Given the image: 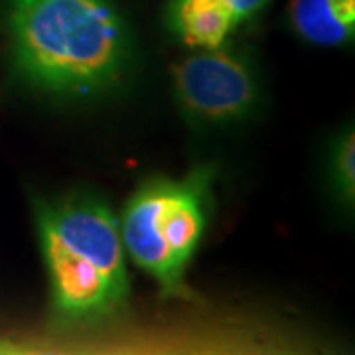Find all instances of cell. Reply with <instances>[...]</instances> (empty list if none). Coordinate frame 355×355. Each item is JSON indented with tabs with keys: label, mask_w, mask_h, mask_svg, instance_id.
I'll list each match as a JSON object with an SVG mask.
<instances>
[{
	"label": "cell",
	"mask_w": 355,
	"mask_h": 355,
	"mask_svg": "<svg viewBox=\"0 0 355 355\" xmlns=\"http://www.w3.org/2000/svg\"><path fill=\"white\" fill-rule=\"evenodd\" d=\"M294 32L308 44L336 48L355 36V0H291Z\"/></svg>",
	"instance_id": "8992f818"
},
{
	"label": "cell",
	"mask_w": 355,
	"mask_h": 355,
	"mask_svg": "<svg viewBox=\"0 0 355 355\" xmlns=\"http://www.w3.org/2000/svg\"><path fill=\"white\" fill-rule=\"evenodd\" d=\"M38 237L51 306L65 322H97L119 312L128 296L121 225L105 203L67 198L38 211Z\"/></svg>",
	"instance_id": "7a4b0ae2"
},
{
	"label": "cell",
	"mask_w": 355,
	"mask_h": 355,
	"mask_svg": "<svg viewBox=\"0 0 355 355\" xmlns=\"http://www.w3.org/2000/svg\"><path fill=\"white\" fill-rule=\"evenodd\" d=\"M268 0H170L168 26L190 48L223 46Z\"/></svg>",
	"instance_id": "5b68a950"
},
{
	"label": "cell",
	"mask_w": 355,
	"mask_h": 355,
	"mask_svg": "<svg viewBox=\"0 0 355 355\" xmlns=\"http://www.w3.org/2000/svg\"><path fill=\"white\" fill-rule=\"evenodd\" d=\"M330 184L343 205H354L355 198V139L354 130H343L330 154Z\"/></svg>",
	"instance_id": "52a82bcc"
},
{
	"label": "cell",
	"mask_w": 355,
	"mask_h": 355,
	"mask_svg": "<svg viewBox=\"0 0 355 355\" xmlns=\"http://www.w3.org/2000/svg\"><path fill=\"white\" fill-rule=\"evenodd\" d=\"M209 172L184 180H153L128 202L121 237L125 253L162 286L164 294H184V275L207 223Z\"/></svg>",
	"instance_id": "3957f363"
},
{
	"label": "cell",
	"mask_w": 355,
	"mask_h": 355,
	"mask_svg": "<svg viewBox=\"0 0 355 355\" xmlns=\"http://www.w3.org/2000/svg\"><path fill=\"white\" fill-rule=\"evenodd\" d=\"M6 26L18 76L44 93H99L130 64V32L113 0H10Z\"/></svg>",
	"instance_id": "6da1fadb"
},
{
	"label": "cell",
	"mask_w": 355,
	"mask_h": 355,
	"mask_svg": "<svg viewBox=\"0 0 355 355\" xmlns=\"http://www.w3.org/2000/svg\"><path fill=\"white\" fill-rule=\"evenodd\" d=\"M174 99L188 121L202 127L239 123L259 103V77L251 60L223 46L198 48L172 71Z\"/></svg>",
	"instance_id": "277c9868"
}]
</instances>
